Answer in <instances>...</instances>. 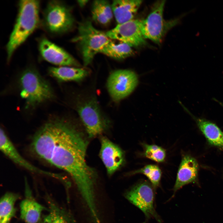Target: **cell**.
I'll use <instances>...</instances> for the list:
<instances>
[{"label":"cell","instance_id":"obj_3","mask_svg":"<svg viewBox=\"0 0 223 223\" xmlns=\"http://www.w3.org/2000/svg\"><path fill=\"white\" fill-rule=\"evenodd\" d=\"M20 77V96L25 100L26 108H34L55 98L54 92L49 83L34 68H26Z\"/></svg>","mask_w":223,"mask_h":223},{"label":"cell","instance_id":"obj_22","mask_svg":"<svg viewBox=\"0 0 223 223\" xmlns=\"http://www.w3.org/2000/svg\"><path fill=\"white\" fill-rule=\"evenodd\" d=\"M100 53L114 59L120 60L131 56L133 52L132 47L127 44L120 42L116 43L111 40Z\"/></svg>","mask_w":223,"mask_h":223},{"label":"cell","instance_id":"obj_16","mask_svg":"<svg viewBox=\"0 0 223 223\" xmlns=\"http://www.w3.org/2000/svg\"><path fill=\"white\" fill-rule=\"evenodd\" d=\"M142 3L140 0L113 1L111 5L117 24L133 19Z\"/></svg>","mask_w":223,"mask_h":223},{"label":"cell","instance_id":"obj_8","mask_svg":"<svg viewBox=\"0 0 223 223\" xmlns=\"http://www.w3.org/2000/svg\"><path fill=\"white\" fill-rule=\"evenodd\" d=\"M138 77L133 71L127 69L114 71L109 75L107 87L109 94L115 101H118L129 95L137 87Z\"/></svg>","mask_w":223,"mask_h":223},{"label":"cell","instance_id":"obj_1","mask_svg":"<svg viewBox=\"0 0 223 223\" xmlns=\"http://www.w3.org/2000/svg\"><path fill=\"white\" fill-rule=\"evenodd\" d=\"M88 142L69 119L55 117L47 120L34 135L30 145L40 159L64 170L71 177L82 197L95 192L96 173L85 161Z\"/></svg>","mask_w":223,"mask_h":223},{"label":"cell","instance_id":"obj_27","mask_svg":"<svg viewBox=\"0 0 223 223\" xmlns=\"http://www.w3.org/2000/svg\"><path fill=\"white\" fill-rule=\"evenodd\" d=\"M9 223V222H7V223Z\"/></svg>","mask_w":223,"mask_h":223},{"label":"cell","instance_id":"obj_7","mask_svg":"<svg viewBox=\"0 0 223 223\" xmlns=\"http://www.w3.org/2000/svg\"><path fill=\"white\" fill-rule=\"evenodd\" d=\"M77 110L89 137L100 134L108 126V120L103 116L94 99L85 101L78 106Z\"/></svg>","mask_w":223,"mask_h":223},{"label":"cell","instance_id":"obj_10","mask_svg":"<svg viewBox=\"0 0 223 223\" xmlns=\"http://www.w3.org/2000/svg\"><path fill=\"white\" fill-rule=\"evenodd\" d=\"M106 33L111 39L118 40L131 47L142 46L146 43L142 30L141 20H139L133 19L117 24Z\"/></svg>","mask_w":223,"mask_h":223},{"label":"cell","instance_id":"obj_19","mask_svg":"<svg viewBox=\"0 0 223 223\" xmlns=\"http://www.w3.org/2000/svg\"><path fill=\"white\" fill-rule=\"evenodd\" d=\"M46 199L48 212L44 216L41 223H77L69 211L59 206L50 197Z\"/></svg>","mask_w":223,"mask_h":223},{"label":"cell","instance_id":"obj_2","mask_svg":"<svg viewBox=\"0 0 223 223\" xmlns=\"http://www.w3.org/2000/svg\"><path fill=\"white\" fill-rule=\"evenodd\" d=\"M40 4L39 1L36 0H22L18 2L15 24L6 46L8 63L16 50L40 24Z\"/></svg>","mask_w":223,"mask_h":223},{"label":"cell","instance_id":"obj_21","mask_svg":"<svg viewBox=\"0 0 223 223\" xmlns=\"http://www.w3.org/2000/svg\"><path fill=\"white\" fill-rule=\"evenodd\" d=\"M92 16L96 22L102 25L108 24L114 16L111 4L106 0L94 1L92 5Z\"/></svg>","mask_w":223,"mask_h":223},{"label":"cell","instance_id":"obj_11","mask_svg":"<svg viewBox=\"0 0 223 223\" xmlns=\"http://www.w3.org/2000/svg\"><path fill=\"white\" fill-rule=\"evenodd\" d=\"M37 42L40 56L44 60L60 67L79 66L78 63L71 55L46 37H40Z\"/></svg>","mask_w":223,"mask_h":223},{"label":"cell","instance_id":"obj_25","mask_svg":"<svg viewBox=\"0 0 223 223\" xmlns=\"http://www.w3.org/2000/svg\"><path fill=\"white\" fill-rule=\"evenodd\" d=\"M87 0H79L78 1V3L79 6L81 7H84L87 3Z\"/></svg>","mask_w":223,"mask_h":223},{"label":"cell","instance_id":"obj_24","mask_svg":"<svg viewBox=\"0 0 223 223\" xmlns=\"http://www.w3.org/2000/svg\"><path fill=\"white\" fill-rule=\"evenodd\" d=\"M145 149L144 155L147 158L157 162H162L166 156L165 150L161 147L155 145L143 144Z\"/></svg>","mask_w":223,"mask_h":223},{"label":"cell","instance_id":"obj_18","mask_svg":"<svg viewBox=\"0 0 223 223\" xmlns=\"http://www.w3.org/2000/svg\"><path fill=\"white\" fill-rule=\"evenodd\" d=\"M49 74L61 81H79L88 74V71L81 68L72 66L50 67L48 70Z\"/></svg>","mask_w":223,"mask_h":223},{"label":"cell","instance_id":"obj_5","mask_svg":"<svg viewBox=\"0 0 223 223\" xmlns=\"http://www.w3.org/2000/svg\"><path fill=\"white\" fill-rule=\"evenodd\" d=\"M74 23L70 9L60 1L52 0L43 10L40 24L49 34L57 35L70 30Z\"/></svg>","mask_w":223,"mask_h":223},{"label":"cell","instance_id":"obj_23","mask_svg":"<svg viewBox=\"0 0 223 223\" xmlns=\"http://www.w3.org/2000/svg\"><path fill=\"white\" fill-rule=\"evenodd\" d=\"M141 173L145 175L151 181L155 188L159 185L161 176L160 169L156 165L148 164L133 172L132 174Z\"/></svg>","mask_w":223,"mask_h":223},{"label":"cell","instance_id":"obj_13","mask_svg":"<svg viewBox=\"0 0 223 223\" xmlns=\"http://www.w3.org/2000/svg\"><path fill=\"white\" fill-rule=\"evenodd\" d=\"M100 157L104 164L107 173L113 174L123 164L124 154L121 149L105 137L101 139Z\"/></svg>","mask_w":223,"mask_h":223},{"label":"cell","instance_id":"obj_15","mask_svg":"<svg viewBox=\"0 0 223 223\" xmlns=\"http://www.w3.org/2000/svg\"><path fill=\"white\" fill-rule=\"evenodd\" d=\"M25 181L26 196L20 202V217L26 223H38L41 220L42 212L48 208L42 206L31 196V190Z\"/></svg>","mask_w":223,"mask_h":223},{"label":"cell","instance_id":"obj_4","mask_svg":"<svg viewBox=\"0 0 223 223\" xmlns=\"http://www.w3.org/2000/svg\"><path fill=\"white\" fill-rule=\"evenodd\" d=\"M111 40L106 32L97 29L90 21L86 20L79 24L78 34L72 41L79 45L84 64L87 66Z\"/></svg>","mask_w":223,"mask_h":223},{"label":"cell","instance_id":"obj_9","mask_svg":"<svg viewBox=\"0 0 223 223\" xmlns=\"http://www.w3.org/2000/svg\"><path fill=\"white\" fill-rule=\"evenodd\" d=\"M165 1L156 2L147 17L141 20L142 32L146 39L159 43L166 32L168 24L163 18Z\"/></svg>","mask_w":223,"mask_h":223},{"label":"cell","instance_id":"obj_26","mask_svg":"<svg viewBox=\"0 0 223 223\" xmlns=\"http://www.w3.org/2000/svg\"><path fill=\"white\" fill-rule=\"evenodd\" d=\"M218 103H219V104H220L223 107V103H221V102H219Z\"/></svg>","mask_w":223,"mask_h":223},{"label":"cell","instance_id":"obj_14","mask_svg":"<svg viewBox=\"0 0 223 223\" xmlns=\"http://www.w3.org/2000/svg\"><path fill=\"white\" fill-rule=\"evenodd\" d=\"M199 165L196 160L188 155L183 157L173 187L174 194L183 186L197 181Z\"/></svg>","mask_w":223,"mask_h":223},{"label":"cell","instance_id":"obj_17","mask_svg":"<svg viewBox=\"0 0 223 223\" xmlns=\"http://www.w3.org/2000/svg\"><path fill=\"white\" fill-rule=\"evenodd\" d=\"M186 110L195 120L209 142L215 146L223 147V133L218 127L206 119L195 117L186 109Z\"/></svg>","mask_w":223,"mask_h":223},{"label":"cell","instance_id":"obj_20","mask_svg":"<svg viewBox=\"0 0 223 223\" xmlns=\"http://www.w3.org/2000/svg\"><path fill=\"white\" fill-rule=\"evenodd\" d=\"M19 198L18 194L10 192L2 196L0 200V223L9 222L15 216V204Z\"/></svg>","mask_w":223,"mask_h":223},{"label":"cell","instance_id":"obj_12","mask_svg":"<svg viewBox=\"0 0 223 223\" xmlns=\"http://www.w3.org/2000/svg\"><path fill=\"white\" fill-rule=\"evenodd\" d=\"M0 149L1 151L13 162L33 173L55 178L62 182L65 178L60 174L41 169L32 165L19 153L3 129H0Z\"/></svg>","mask_w":223,"mask_h":223},{"label":"cell","instance_id":"obj_6","mask_svg":"<svg viewBox=\"0 0 223 223\" xmlns=\"http://www.w3.org/2000/svg\"><path fill=\"white\" fill-rule=\"evenodd\" d=\"M153 187L147 181H140L126 191L124 196L143 212L145 216L146 222L153 218L161 223L162 221L155 209Z\"/></svg>","mask_w":223,"mask_h":223}]
</instances>
